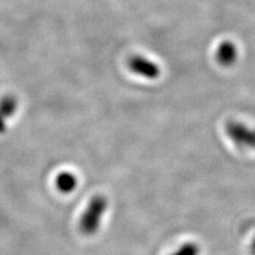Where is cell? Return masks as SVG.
<instances>
[{
	"mask_svg": "<svg viewBox=\"0 0 255 255\" xmlns=\"http://www.w3.org/2000/svg\"><path fill=\"white\" fill-rule=\"evenodd\" d=\"M18 102L14 96H4L0 99V115L3 118L11 117L17 110Z\"/></svg>",
	"mask_w": 255,
	"mask_h": 255,
	"instance_id": "6",
	"label": "cell"
},
{
	"mask_svg": "<svg viewBox=\"0 0 255 255\" xmlns=\"http://www.w3.org/2000/svg\"><path fill=\"white\" fill-rule=\"evenodd\" d=\"M78 180L73 173L62 172L55 179V186L63 194H69L77 187Z\"/></svg>",
	"mask_w": 255,
	"mask_h": 255,
	"instance_id": "5",
	"label": "cell"
},
{
	"mask_svg": "<svg viewBox=\"0 0 255 255\" xmlns=\"http://www.w3.org/2000/svg\"><path fill=\"white\" fill-rule=\"evenodd\" d=\"M6 131V125H5V121L4 118L0 115V134H2Z\"/></svg>",
	"mask_w": 255,
	"mask_h": 255,
	"instance_id": "8",
	"label": "cell"
},
{
	"mask_svg": "<svg viewBox=\"0 0 255 255\" xmlns=\"http://www.w3.org/2000/svg\"><path fill=\"white\" fill-rule=\"evenodd\" d=\"M200 254V247L196 243H186L182 245L180 248L173 252L171 255H199Z\"/></svg>",
	"mask_w": 255,
	"mask_h": 255,
	"instance_id": "7",
	"label": "cell"
},
{
	"mask_svg": "<svg viewBox=\"0 0 255 255\" xmlns=\"http://www.w3.org/2000/svg\"><path fill=\"white\" fill-rule=\"evenodd\" d=\"M108 209V200L103 196L94 197L80 220V230L85 235H93L97 232L101 218Z\"/></svg>",
	"mask_w": 255,
	"mask_h": 255,
	"instance_id": "1",
	"label": "cell"
},
{
	"mask_svg": "<svg viewBox=\"0 0 255 255\" xmlns=\"http://www.w3.org/2000/svg\"><path fill=\"white\" fill-rule=\"evenodd\" d=\"M251 251H252L253 255H255V238L253 239V242H252V245H251Z\"/></svg>",
	"mask_w": 255,
	"mask_h": 255,
	"instance_id": "9",
	"label": "cell"
},
{
	"mask_svg": "<svg viewBox=\"0 0 255 255\" xmlns=\"http://www.w3.org/2000/svg\"><path fill=\"white\" fill-rule=\"evenodd\" d=\"M237 47L232 42L225 41L218 46L216 59L220 65H222L223 67H230L234 65L237 61Z\"/></svg>",
	"mask_w": 255,
	"mask_h": 255,
	"instance_id": "4",
	"label": "cell"
},
{
	"mask_svg": "<svg viewBox=\"0 0 255 255\" xmlns=\"http://www.w3.org/2000/svg\"><path fill=\"white\" fill-rule=\"evenodd\" d=\"M226 132L237 146L255 149V130L238 122H229Z\"/></svg>",
	"mask_w": 255,
	"mask_h": 255,
	"instance_id": "2",
	"label": "cell"
},
{
	"mask_svg": "<svg viewBox=\"0 0 255 255\" xmlns=\"http://www.w3.org/2000/svg\"><path fill=\"white\" fill-rule=\"evenodd\" d=\"M129 68L134 74L149 80L157 79L161 75V69L154 62H151L140 55H135L129 60Z\"/></svg>",
	"mask_w": 255,
	"mask_h": 255,
	"instance_id": "3",
	"label": "cell"
}]
</instances>
